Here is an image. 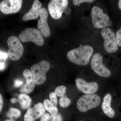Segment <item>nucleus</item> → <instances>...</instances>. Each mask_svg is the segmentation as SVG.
<instances>
[{"label": "nucleus", "instance_id": "f704fd0d", "mask_svg": "<svg viewBox=\"0 0 121 121\" xmlns=\"http://www.w3.org/2000/svg\"></svg>", "mask_w": 121, "mask_h": 121}, {"label": "nucleus", "instance_id": "473e14b6", "mask_svg": "<svg viewBox=\"0 0 121 121\" xmlns=\"http://www.w3.org/2000/svg\"><path fill=\"white\" fill-rule=\"evenodd\" d=\"M118 4L119 8L121 10V0L118 1Z\"/></svg>", "mask_w": 121, "mask_h": 121}, {"label": "nucleus", "instance_id": "412c9836", "mask_svg": "<svg viewBox=\"0 0 121 121\" xmlns=\"http://www.w3.org/2000/svg\"><path fill=\"white\" fill-rule=\"evenodd\" d=\"M66 88L64 86H60L57 87L55 90V93L56 96L61 97L66 94Z\"/></svg>", "mask_w": 121, "mask_h": 121}, {"label": "nucleus", "instance_id": "c756f323", "mask_svg": "<svg viewBox=\"0 0 121 121\" xmlns=\"http://www.w3.org/2000/svg\"><path fill=\"white\" fill-rule=\"evenodd\" d=\"M65 13L67 15H69L71 13V9L70 8L67 7L64 11Z\"/></svg>", "mask_w": 121, "mask_h": 121}, {"label": "nucleus", "instance_id": "1a4fd4ad", "mask_svg": "<svg viewBox=\"0 0 121 121\" xmlns=\"http://www.w3.org/2000/svg\"><path fill=\"white\" fill-rule=\"evenodd\" d=\"M67 0H52L48 4L50 15L54 19H58L62 17L63 13L67 8Z\"/></svg>", "mask_w": 121, "mask_h": 121}, {"label": "nucleus", "instance_id": "7ed1b4c3", "mask_svg": "<svg viewBox=\"0 0 121 121\" xmlns=\"http://www.w3.org/2000/svg\"><path fill=\"white\" fill-rule=\"evenodd\" d=\"M50 67V63L44 60L32 66L31 71L35 84L41 85L45 82L46 80V74Z\"/></svg>", "mask_w": 121, "mask_h": 121}, {"label": "nucleus", "instance_id": "bb28decb", "mask_svg": "<svg viewBox=\"0 0 121 121\" xmlns=\"http://www.w3.org/2000/svg\"><path fill=\"white\" fill-rule=\"evenodd\" d=\"M23 83V81L20 80H16L15 81L14 86L16 87H18L22 86Z\"/></svg>", "mask_w": 121, "mask_h": 121}, {"label": "nucleus", "instance_id": "20e7f679", "mask_svg": "<svg viewBox=\"0 0 121 121\" xmlns=\"http://www.w3.org/2000/svg\"><path fill=\"white\" fill-rule=\"evenodd\" d=\"M9 47L8 56L11 60L17 61L22 57L24 51L23 46L19 39L15 36L9 37L7 40Z\"/></svg>", "mask_w": 121, "mask_h": 121}, {"label": "nucleus", "instance_id": "9b49d317", "mask_svg": "<svg viewBox=\"0 0 121 121\" xmlns=\"http://www.w3.org/2000/svg\"><path fill=\"white\" fill-rule=\"evenodd\" d=\"M75 83L78 90L86 94H94L97 91L98 89L99 85L97 82H87L81 78L76 79Z\"/></svg>", "mask_w": 121, "mask_h": 121}, {"label": "nucleus", "instance_id": "4468645a", "mask_svg": "<svg viewBox=\"0 0 121 121\" xmlns=\"http://www.w3.org/2000/svg\"><path fill=\"white\" fill-rule=\"evenodd\" d=\"M23 75L26 78V82L20 89V91L22 94H29L33 91L35 86L32 73L30 70L26 69L23 72Z\"/></svg>", "mask_w": 121, "mask_h": 121}, {"label": "nucleus", "instance_id": "cd10ccee", "mask_svg": "<svg viewBox=\"0 0 121 121\" xmlns=\"http://www.w3.org/2000/svg\"><path fill=\"white\" fill-rule=\"evenodd\" d=\"M8 54L5 52L0 51V59H6L8 57Z\"/></svg>", "mask_w": 121, "mask_h": 121}, {"label": "nucleus", "instance_id": "aec40b11", "mask_svg": "<svg viewBox=\"0 0 121 121\" xmlns=\"http://www.w3.org/2000/svg\"><path fill=\"white\" fill-rule=\"evenodd\" d=\"M59 102L60 106L63 108H66L70 105L71 103V101L66 94L60 97Z\"/></svg>", "mask_w": 121, "mask_h": 121}, {"label": "nucleus", "instance_id": "2f4dec72", "mask_svg": "<svg viewBox=\"0 0 121 121\" xmlns=\"http://www.w3.org/2000/svg\"><path fill=\"white\" fill-rule=\"evenodd\" d=\"M17 102V99H16L12 98L11 99V102L12 103H15Z\"/></svg>", "mask_w": 121, "mask_h": 121}, {"label": "nucleus", "instance_id": "72a5a7b5", "mask_svg": "<svg viewBox=\"0 0 121 121\" xmlns=\"http://www.w3.org/2000/svg\"><path fill=\"white\" fill-rule=\"evenodd\" d=\"M4 121H15L14 119H12V118H9V119H6Z\"/></svg>", "mask_w": 121, "mask_h": 121}, {"label": "nucleus", "instance_id": "f257e3e1", "mask_svg": "<svg viewBox=\"0 0 121 121\" xmlns=\"http://www.w3.org/2000/svg\"><path fill=\"white\" fill-rule=\"evenodd\" d=\"M93 52V47L81 44L79 47L68 52L67 57L72 63L80 66H86L89 64Z\"/></svg>", "mask_w": 121, "mask_h": 121}, {"label": "nucleus", "instance_id": "9d476101", "mask_svg": "<svg viewBox=\"0 0 121 121\" xmlns=\"http://www.w3.org/2000/svg\"><path fill=\"white\" fill-rule=\"evenodd\" d=\"M21 0H5L0 3V10L4 14L17 13L22 7Z\"/></svg>", "mask_w": 121, "mask_h": 121}, {"label": "nucleus", "instance_id": "2eb2a0df", "mask_svg": "<svg viewBox=\"0 0 121 121\" xmlns=\"http://www.w3.org/2000/svg\"><path fill=\"white\" fill-rule=\"evenodd\" d=\"M41 7L42 4L41 2L39 0H35L28 12L23 16V20L24 21H27L37 19L39 15Z\"/></svg>", "mask_w": 121, "mask_h": 121}, {"label": "nucleus", "instance_id": "b1692460", "mask_svg": "<svg viewBox=\"0 0 121 121\" xmlns=\"http://www.w3.org/2000/svg\"><path fill=\"white\" fill-rule=\"evenodd\" d=\"M95 0H73V4L76 6H78L79 7L80 5L82 3L84 2L91 3L94 2Z\"/></svg>", "mask_w": 121, "mask_h": 121}, {"label": "nucleus", "instance_id": "a878e982", "mask_svg": "<svg viewBox=\"0 0 121 121\" xmlns=\"http://www.w3.org/2000/svg\"><path fill=\"white\" fill-rule=\"evenodd\" d=\"M50 114L48 113H45L41 117L40 121H48Z\"/></svg>", "mask_w": 121, "mask_h": 121}, {"label": "nucleus", "instance_id": "423d86ee", "mask_svg": "<svg viewBox=\"0 0 121 121\" xmlns=\"http://www.w3.org/2000/svg\"><path fill=\"white\" fill-rule=\"evenodd\" d=\"M91 16L92 23L96 28L103 29L111 25L109 16L104 13L103 10L99 7H93L91 9Z\"/></svg>", "mask_w": 121, "mask_h": 121}, {"label": "nucleus", "instance_id": "a211bd4d", "mask_svg": "<svg viewBox=\"0 0 121 121\" xmlns=\"http://www.w3.org/2000/svg\"><path fill=\"white\" fill-rule=\"evenodd\" d=\"M43 104L44 109L51 115H54L58 113V110L57 107L50 100L48 99H45Z\"/></svg>", "mask_w": 121, "mask_h": 121}, {"label": "nucleus", "instance_id": "4be33fe9", "mask_svg": "<svg viewBox=\"0 0 121 121\" xmlns=\"http://www.w3.org/2000/svg\"><path fill=\"white\" fill-rule=\"evenodd\" d=\"M48 121H62V117L59 113L54 115H50Z\"/></svg>", "mask_w": 121, "mask_h": 121}, {"label": "nucleus", "instance_id": "c85d7f7f", "mask_svg": "<svg viewBox=\"0 0 121 121\" xmlns=\"http://www.w3.org/2000/svg\"><path fill=\"white\" fill-rule=\"evenodd\" d=\"M4 106V100L3 97L1 94L0 93V113L1 112Z\"/></svg>", "mask_w": 121, "mask_h": 121}, {"label": "nucleus", "instance_id": "6e6552de", "mask_svg": "<svg viewBox=\"0 0 121 121\" xmlns=\"http://www.w3.org/2000/svg\"><path fill=\"white\" fill-rule=\"evenodd\" d=\"M103 56L101 54L96 53L91 58V67L96 74L105 78L110 76L111 73L109 69L106 67L103 63Z\"/></svg>", "mask_w": 121, "mask_h": 121}, {"label": "nucleus", "instance_id": "7c9ffc66", "mask_svg": "<svg viewBox=\"0 0 121 121\" xmlns=\"http://www.w3.org/2000/svg\"><path fill=\"white\" fill-rule=\"evenodd\" d=\"M5 67L4 63H3L0 62V70L4 69Z\"/></svg>", "mask_w": 121, "mask_h": 121}, {"label": "nucleus", "instance_id": "0eeeda50", "mask_svg": "<svg viewBox=\"0 0 121 121\" xmlns=\"http://www.w3.org/2000/svg\"><path fill=\"white\" fill-rule=\"evenodd\" d=\"M101 35L104 39V49L107 52L114 53L118 50L116 36L114 32L109 28L102 29Z\"/></svg>", "mask_w": 121, "mask_h": 121}, {"label": "nucleus", "instance_id": "6ab92c4d", "mask_svg": "<svg viewBox=\"0 0 121 121\" xmlns=\"http://www.w3.org/2000/svg\"><path fill=\"white\" fill-rule=\"evenodd\" d=\"M21 114V112L19 109L11 107L7 113V116L9 118L17 119L20 117Z\"/></svg>", "mask_w": 121, "mask_h": 121}, {"label": "nucleus", "instance_id": "f3484780", "mask_svg": "<svg viewBox=\"0 0 121 121\" xmlns=\"http://www.w3.org/2000/svg\"><path fill=\"white\" fill-rule=\"evenodd\" d=\"M17 102H19L23 109H29L31 104L32 99L29 95L24 94H21L18 96Z\"/></svg>", "mask_w": 121, "mask_h": 121}, {"label": "nucleus", "instance_id": "ddd939ff", "mask_svg": "<svg viewBox=\"0 0 121 121\" xmlns=\"http://www.w3.org/2000/svg\"><path fill=\"white\" fill-rule=\"evenodd\" d=\"M40 19L38 21L37 27L42 35L45 37H48L51 35V31L48 24V12L45 8L41 9L39 13Z\"/></svg>", "mask_w": 121, "mask_h": 121}, {"label": "nucleus", "instance_id": "39448f33", "mask_svg": "<svg viewBox=\"0 0 121 121\" xmlns=\"http://www.w3.org/2000/svg\"><path fill=\"white\" fill-rule=\"evenodd\" d=\"M19 39L23 43L33 42L36 45L41 46L44 43L43 35L37 29L27 28L19 35Z\"/></svg>", "mask_w": 121, "mask_h": 121}, {"label": "nucleus", "instance_id": "f8f14e48", "mask_svg": "<svg viewBox=\"0 0 121 121\" xmlns=\"http://www.w3.org/2000/svg\"><path fill=\"white\" fill-rule=\"evenodd\" d=\"M45 112V109L41 103L36 104L33 108H29L24 117V121H35L41 117Z\"/></svg>", "mask_w": 121, "mask_h": 121}, {"label": "nucleus", "instance_id": "f03ea898", "mask_svg": "<svg viewBox=\"0 0 121 121\" xmlns=\"http://www.w3.org/2000/svg\"><path fill=\"white\" fill-rule=\"evenodd\" d=\"M101 101L100 97L96 94L84 95L78 99L77 108L80 112H86L98 107Z\"/></svg>", "mask_w": 121, "mask_h": 121}, {"label": "nucleus", "instance_id": "5701e85b", "mask_svg": "<svg viewBox=\"0 0 121 121\" xmlns=\"http://www.w3.org/2000/svg\"><path fill=\"white\" fill-rule=\"evenodd\" d=\"M49 97L50 101L54 104L55 105L57 106L58 104V99L57 96L55 92H52L49 94Z\"/></svg>", "mask_w": 121, "mask_h": 121}, {"label": "nucleus", "instance_id": "393cba45", "mask_svg": "<svg viewBox=\"0 0 121 121\" xmlns=\"http://www.w3.org/2000/svg\"><path fill=\"white\" fill-rule=\"evenodd\" d=\"M116 37L118 45L121 47V28L117 31Z\"/></svg>", "mask_w": 121, "mask_h": 121}, {"label": "nucleus", "instance_id": "dca6fc26", "mask_svg": "<svg viewBox=\"0 0 121 121\" xmlns=\"http://www.w3.org/2000/svg\"><path fill=\"white\" fill-rule=\"evenodd\" d=\"M112 97L110 93H107L103 99L102 108L104 113L109 117L112 118L114 117L115 112L111 106Z\"/></svg>", "mask_w": 121, "mask_h": 121}]
</instances>
